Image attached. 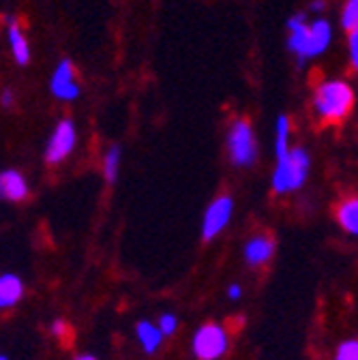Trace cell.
<instances>
[{"mask_svg":"<svg viewBox=\"0 0 358 360\" xmlns=\"http://www.w3.org/2000/svg\"><path fill=\"white\" fill-rule=\"evenodd\" d=\"M0 360H9V356H5V354H0Z\"/></svg>","mask_w":358,"mask_h":360,"instance_id":"obj_26","label":"cell"},{"mask_svg":"<svg viewBox=\"0 0 358 360\" xmlns=\"http://www.w3.org/2000/svg\"><path fill=\"white\" fill-rule=\"evenodd\" d=\"M136 339H138V343H140L144 354H157L165 337L159 330L157 322L153 324L151 320H140L136 324Z\"/></svg>","mask_w":358,"mask_h":360,"instance_id":"obj_13","label":"cell"},{"mask_svg":"<svg viewBox=\"0 0 358 360\" xmlns=\"http://www.w3.org/2000/svg\"><path fill=\"white\" fill-rule=\"evenodd\" d=\"M77 140H79V131L73 118L63 116L56 120V124L52 127L48 140H46V148H43V161L48 165L56 167L63 165L77 148Z\"/></svg>","mask_w":358,"mask_h":360,"instance_id":"obj_3","label":"cell"},{"mask_svg":"<svg viewBox=\"0 0 358 360\" xmlns=\"http://www.w3.org/2000/svg\"><path fill=\"white\" fill-rule=\"evenodd\" d=\"M241 296H243V288H241L238 283H234V285L228 288V298H230V300H238Z\"/></svg>","mask_w":358,"mask_h":360,"instance_id":"obj_23","label":"cell"},{"mask_svg":"<svg viewBox=\"0 0 358 360\" xmlns=\"http://www.w3.org/2000/svg\"><path fill=\"white\" fill-rule=\"evenodd\" d=\"M228 153L234 165L251 167L257 159V144L253 138V129L245 118L232 122L228 131Z\"/></svg>","mask_w":358,"mask_h":360,"instance_id":"obj_6","label":"cell"},{"mask_svg":"<svg viewBox=\"0 0 358 360\" xmlns=\"http://www.w3.org/2000/svg\"><path fill=\"white\" fill-rule=\"evenodd\" d=\"M232 210H234V200L230 195L215 198L202 217V240L208 243L226 230L232 219Z\"/></svg>","mask_w":358,"mask_h":360,"instance_id":"obj_8","label":"cell"},{"mask_svg":"<svg viewBox=\"0 0 358 360\" xmlns=\"http://www.w3.org/2000/svg\"><path fill=\"white\" fill-rule=\"evenodd\" d=\"M324 9V0H316V3L311 5V11H316V13H320Z\"/></svg>","mask_w":358,"mask_h":360,"instance_id":"obj_25","label":"cell"},{"mask_svg":"<svg viewBox=\"0 0 358 360\" xmlns=\"http://www.w3.org/2000/svg\"><path fill=\"white\" fill-rule=\"evenodd\" d=\"M28 198H30L28 178L20 169H15V167L0 169V202L22 204Z\"/></svg>","mask_w":358,"mask_h":360,"instance_id":"obj_10","label":"cell"},{"mask_svg":"<svg viewBox=\"0 0 358 360\" xmlns=\"http://www.w3.org/2000/svg\"><path fill=\"white\" fill-rule=\"evenodd\" d=\"M350 60L352 67L358 71V28L350 30Z\"/></svg>","mask_w":358,"mask_h":360,"instance_id":"obj_22","label":"cell"},{"mask_svg":"<svg viewBox=\"0 0 358 360\" xmlns=\"http://www.w3.org/2000/svg\"><path fill=\"white\" fill-rule=\"evenodd\" d=\"M335 217L343 232L358 236V195L341 200L335 208Z\"/></svg>","mask_w":358,"mask_h":360,"instance_id":"obj_14","label":"cell"},{"mask_svg":"<svg viewBox=\"0 0 358 360\" xmlns=\"http://www.w3.org/2000/svg\"><path fill=\"white\" fill-rule=\"evenodd\" d=\"M157 326L163 333V337H172L178 330V318L174 313H161L159 320H157Z\"/></svg>","mask_w":358,"mask_h":360,"instance_id":"obj_19","label":"cell"},{"mask_svg":"<svg viewBox=\"0 0 358 360\" xmlns=\"http://www.w3.org/2000/svg\"><path fill=\"white\" fill-rule=\"evenodd\" d=\"M341 24L345 30L358 28V0H347L345 3V9L341 13Z\"/></svg>","mask_w":358,"mask_h":360,"instance_id":"obj_17","label":"cell"},{"mask_svg":"<svg viewBox=\"0 0 358 360\" xmlns=\"http://www.w3.org/2000/svg\"><path fill=\"white\" fill-rule=\"evenodd\" d=\"M26 296V283L15 273L0 275V311L15 309Z\"/></svg>","mask_w":358,"mask_h":360,"instance_id":"obj_12","label":"cell"},{"mask_svg":"<svg viewBox=\"0 0 358 360\" xmlns=\"http://www.w3.org/2000/svg\"><path fill=\"white\" fill-rule=\"evenodd\" d=\"M50 93L60 103H75L82 97V86L71 58H60L50 75Z\"/></svg>","mask_w":358,"mask_h":360,"instance_id":"obj_7","label":"cell"},{"mask_svg":"<svg viewBox=\"0 0 358 360\" xmlns=\"http://www.w3.org/2000/svg\"><path fill=\"white\" fill-rule=\"evenodd\" d=\"M5 37H7V45H9L13 63L18 67H28L32 60V48H30L28 34H26L18 15L5 18Z\"/></svg>","mask_w":358,"mask_h":360,"instance_id":"obj_9","label":"cell"},{"mask_svg":"<svg viewBox=\"0 0 358 360\" xmlns=\"http://www.w3.org/2000/svg\"><path fill=\"white\" fill-rule=\"evenodd\" d=\"M354 108V90L341 79L322 82L313 95V110L324 124L343 122Z\"/></svg>","mask_w":358,"mask_h":360,"instance_id":"obj_2","label":"cell"},{"mask_svg":"<svg viewBox=\"0 0 358 360\" xmlns=\"http://www.w3.org/2000/svg\"><path fill=\"white\" fill-rule=\"evenodd\" d=\"M48 330H50V335H52L56 341H65V339L69 337V333H71V326H69V322H67L65 318H54V320L50 322Z\"/></svg>","mask_w":358,"mask_h":360,"instance_id":"obj_20","label":"cell"},{"mask_svg":"<svg viewBox=\"0 0 358 360\" xmlns=\"http://www.w3.org/2000/svg\"><path fill=\"white\" fill-rule=\"evenodd\" d=\"M277 140H275V153H277V159L281 157H288L290 155V118L288 116H279L277 120Z\"/></svg>","mask_w":358,"mask_h":360,"instance_id":"obj_16","label":"cell"},{"mask_svg":"<svg viewBox=\"0 0 358 360\" xmlns=\"http://www.w3.org/2000/svg\"><path fill=\"white\" fill-rule=\"evenodd\" d=\"M335 360H358V339L343 341L335 352Z\"/></svg>","mask_w":358,"mask_h":360,"instance_id":"obj_18","label":"cell"},{"mask_svg":"<svg viewBox=\"0 0 358 360\" xmlns=\"http://www.w3.org/2000/svg\"><path fill=\"white\" fill-rule=\"evenodd\" d=\"M290 28V50L300 63L322 54L331 43V24L326 20H316L307 24L305 15H294L288 24Z\"/></svg>","mask_w":358,"mask_h":360,"instance_id":"obj_1","label":"cell"},{"mask_svg":"<svg viewBox=\"0 0 358 360\" xmlns=\"http://www.w3.org/2000/svg\"><path fill=\"white\" fill-rule=\"evenodd\" d=\"M15 101H18V95H15L13 88H3V90H0V108L13 110L15 108Z\"/></svg>","mask_w":358,"mask_h":360,"instance_id":"obj_21","label":"cell"},{"mask_svg":"<svg viewBox=\"0 0 358 360\" xmlns=\"http://www.w3.org/2000/svg\"><path fill=\"white\" fill-rule=\"evenodd\" d=\"M245 262L251 268L264 266L271 262V257L275 255V240L268 234H255L245 243Z\"/></svg>","mask_w":358,"mask_h":360,"instance_id":"obj_11","label":"cell"},{"mask_svg":"<svg viewBox=\"0 0 358 360\" xmlns=\"http://www.w3.org/2000/svg\"><path fill=\"white\" fill-rule=\"evenodd\" d=\"M73 360H99L95 354H88V352H82V354H75Z\"/></svg>","mask_w":358,"mask_h":360,"instance_id":"obj_24","label":"cell"},{"mask_svg":"<svg viewBox=\"0 0 358 360\" xmlns=\"http://www.w3.org/2000/svg\"><path fill=\"white\" fill-rule=\"evenodd\" d=\"M120 165H122V148L120 144H112L101 159V174L108 185H114L120 176Z\"/></svg>","mask_w":358,"mask_h":360,"instance_id":"obj_15","label":"cell"},{"mask_svg":"<svg viewBox=\"0 0 358 360\" xmlns=\"http://www.w3.org/2000/svg\"><path fill=\"white\" fill-rule=\"evenodd\" d=\"M230 347V333L223 324H202L191 337V352L198 360H219Z\"/></svg>","mask_w":358,"mask_h":360,"instance_id":"obj_5","label":"cell"},{"mask_svg":"<svg viewBox=\"0 0 358 360\" xmlns=\"http://www.w3.org/2000/svg\"><path fill=\"white\" fill-rule=\"evenodd\" d=\"M309 165H311V159L305 148H292L288 157L277 159V167L273 174L275 193L281 195V193L300 189L309 176Z\"/></svg>","mask_w":358,"mask_h":360,"instance_id":"obj_4","label":"cell"}]
</instances>
